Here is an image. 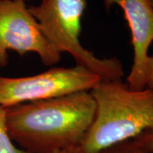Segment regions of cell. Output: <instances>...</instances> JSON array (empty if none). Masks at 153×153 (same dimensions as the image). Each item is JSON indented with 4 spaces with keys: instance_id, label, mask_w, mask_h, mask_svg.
Wrapping results in <instances>:
<instances>
[{
    "instance_id": "3957f363",
    "label": "cell",
    "mask_w": 153,
    "mask_h": 153,
    "mask_svg": "<svg viewBox=\"0 0 153 153\" xmlns=\"http://www.w3.org/2000/svg\"><path fill=\"white\" fill-rule=\"evenodd\" d=\"M86 8L87 0H41L28 10L45 37L61 54H69L77 66L93 71L102 80H120L124 71L119 59L97 57L80 42Z\"/></svg>"
},
{
    "instance_id": "7c38bea8",
    "label": "cell",
    "mask_w": 153,
    "mask_h": 153,
    "mask_svg": "<svg viewBox=\"0 0 153 153\" xmlns=\"http://www.w3.org/2000/svg\"><path fill=\"white\" fill-rule=\"evenodd\" d=\"M149 2H150V4H151V5H152V7L153 8V0H148Z\"/></svg>"
},
{
    "instance_id": "5b68a950",
    "label": "cell",
    "mask_w": 153,
    "mask_h": 153,
    "mask_svg": "<svg viewBox=\"0 0 153 153\" xmlns=\"http://www.w3.org/2000/svg\"><path fill=\"white\" fill-rule=\"evenodd\" d=\"M9 51L21 56L35 53L49 66L61 58V53L45 37L24 0H0V66L8 64Z\"/></svg>"
},
{
    "instance_id": "9c48e42d",
    "label": "cell",
    "mask_w": 153,
    "mask_h": 153,
    "mask_svg": "<svg viewBox=\"0 0 153 153\" xmlns=\"http://www.w3.org/2000/svg\"><path fill=\"white\" fill-rule=\"evenodd\" d=\"M133 141L140 147L153 150V128L142 133L140 135L134 139Z\"/></svg>"
},
{
    "instance_id": "7a4b0ae2",
    "label": "cell",
    "mask_w": 153,
    "mask_h": 153,
    "mask_svg": "<svg viewBox=\"0 0 153 153\" xmlns=\"http://www.w3.org/2000/svg\"><path fill=\"white\" fill-rule=\"evenodd\" d=\"M90 93L95 115L79 153H100L153 128V88L133 89L122 79L101 80Z\"/></svg>"
},
{
    "instance_id": "52a82bcc",
    "label": "cell",
    "mask_w": 153,
    "mask_h": 153,
    "mask_svg": "<svg viewBox=\"0 0 153 153\" xmlns=\"http://www.w3.org/2000/svg\"><path fill=\"white\" fill-rule=\"evenodd\" d=\"M0 153H27L11 140L5 125L4 108L0 105Z\"/></svg>"
},
{
    "instance_id": "8fae6325",
    "label": "cell",
    "mask_w": 153,
    "mask_h": 153,
    "mask_svg": "<svg viewBox=\"0 0 153 153\" xmlns=\"http://www.w3.org/2000/svg\"><path fill=\"white\" fill-rule=\"evenodd\" d=\"M53 153H79V151H78V146H76V147H71Z\"/></svg>"
},
{
    "instance_id": "8992f818",
    "label": "cell",
    "mask_w": 153,
    "mask_h": 153,
    "mask_svg": "<svg viewBox=\"0 0 153 153\" xmlns=\"http://www.w3.org/2000/svg\"><path fill=\"white\" fill-rule=\"evenodd\" d=\"M105 10L109 12L117 5L123 15L131 33L134 56L126 82L133 89L146 87V74L149 49L153 43V8L148 0H103Z\"/></svg>"
},
{
    "instance_id": "277c9868",
    "label": "cell",
    "mask_w": 153,
    "mask_h": 153,
    "mask_svg": "<svg viewBox=\"0 0 153 153\" xmlns=\"http://www.w3.org/2000/svg\"><path fill=\"white\" fill-rule=\"evenodd\" d=\"M101 80L94 72L77 65L53 67L33 76H0V105L5 109L26 102L90 92Z\"/></svg>"
},
{
    "instance_id": "ba28073f",
    "label": "cell",
    "mask_w": 153,
    "mask_h": 153,
    "mask_svg": "<svg viewBox=\"0 0 153 153\" xmlns=\"http://www.w3.org/2000/svg\"><path fill=\"white\" fill-rule=\"evenodd\" d=\"M100 153H153V150L140 147L133 140H128L115 145Z\"/></svg>"
},
{
    "instance_id": "4fadbf2b",
    "label": "cell",
    "mask_w": 153,
    "mask_h": 153,
    "mask_svg": "<svg viewBox=\"0 0 153 153\" xmlns=\"http://www.w3.org/2000/svg\"><path fill=\"white\" fill-rule=\"evenodd\" d=\"M24 1H32V0H24Z\"/></svg>"
},
{
    "instance_id": "30bf717a",
    "label": "cell",
    "mask_w": 153,
    "mask_h": 153,
    "mask_svg": "<svg viewBox=\"0 0 153 153\" xmlns=\"http://www.w3.org/2000/svg\"><path fill=\"white\" fill-rule=\"evenodd\" d=\"M146 87L153 88V55H150L148 60L146 74Z\"/></svg>"
},
{
    "instance_id": "6da1fadb",
    "label": "cell",
    "mask_w": 153,
    "mask_h": 153,
    "mask_svg": "<svg viewBox=\"0 0 153 153\" xmlns=\"http://www.w3.org/2000/svg\"><path fill=\"white\" fill-rule=\"evenodd\" d=\"M9 135L27 153H53L79 146L93 123L90 92L26 102L4 109Z\"/></svg>"
}]
</instances>
